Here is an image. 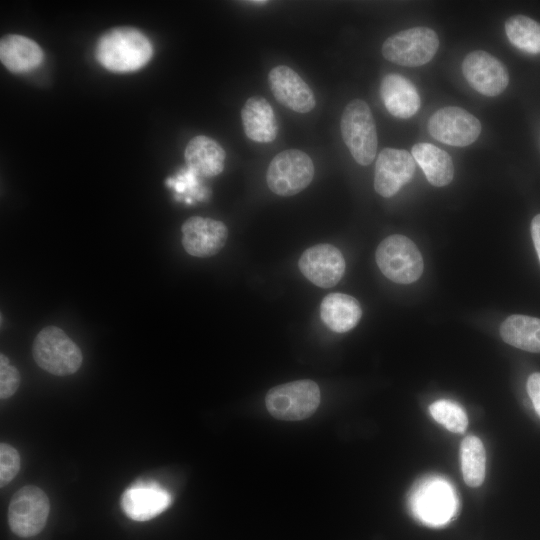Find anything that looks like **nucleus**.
Here are the masks:
<instances>
[{"label":"nucleus","instance_id":"obj_5","mask_svg":"<svg viewBox=\"0 0 540 540\" xmlns=\"http://www.w3.org/2000/svg\"><path fill=\"white\" fill-rule=\"evenodd\" d=\"M269 413L280 420L298 421L310 417L320 403V390L312 380H297L270 389L265 398Z\"/></svg>","mask_w":540,"mask_h":540},{"label":"nucleus","instance_id":"obj_20","mask_svg":"<svg viewBox=\"0 0 540 540\" xmlns=\"http://www.w3.org/2000/svg\"><path fill=\"white\" fill-rule=\"evenodd\" d=\"M43 58L41 47L28 37L10 34L1 38V62L13 73H24L35 69L42 63Z\"/></svg>","mask_w":540,"mask_h":540},{"label":"nucleus","instance_id":"obj_1","mask_svg":"<svg viewBox=\"0 0 540 540\" xmlns=\"http://www.w3.org/2000/svg\"><path fill=\"white\" fill-rule=\"evenodd\" d=\"M153 47L139 30L119 27L107 31L98 40L96 58L106 69L131 72L145 66L151 59Z\"/></svg>","mask_w":540,"mask_h":540},{"label":"nucleus","instance_id":"obj_3","mask_svg":"<svg viewBox=\"0 0 540 540\" xmlns=\"http://www.w3.org/2000/svg\"><path fill=\"white\" fill-rule=\"evenodd\" d=\"M340 129L343 141L354 160L362 165L371 164L377 151L376 125L368 104L355 99L343 110Z\"/></svg>","mask_w":540,"mask_h":540},{"label":"nucleus","instance_id":"obj_25","mask_svg":"<svg viewBox=\"0 0 540 540\" xmlns=\"http://www.w3.org/2000/svg\"><path fill=\"white\" fill-rule=\"evenodd\" d=\"M505 32L518 49L540 54V24L537 21L525 15H514L506 20Z\"/></svg>","mask_w":540,"mask_h":540},{"label":"nucleus","instance_id":"obj_13","mask_svg":"<svg viewBox=\"0 0 540 540\" xmlns=\"http://www.w3.org/2000/svg\"><path fill=\"white\" fill-rule=\"evenodd\" d=\"M182 245L194 257L208 258L216 255L228 238L226 225L212 218L192 216L181 227Z\"/></svg>","mask_w":540,"mask_h":540},{"label":"nucleus","instance_id":"obj_23","mask_svg":"<svg viewBox=\"0 0 540 540\" xmlns=\"http://www.w3.org/2000/svg\"><path fill=\"white\" fill-rule=\"evenodd\" d=\"M504 342L518 349L540 352V318L527 315H511L500 326Z\"/></svg>","mask_w":540,"mask_h":540},{"label":"nucleus","instance_id":"obj_6","mask_svg":"<svg viewBox=\"0 0 540 540\" xmlns=\"http://www.w3.org/2000/svg\"><path fill=\"white\" fill-rule=\"evenodd\" d=\"M314 173V164L308 154L299 149H287L269 163L266 181L273 193L293 196L309 186Z\"/></svg>","mask_w":540,"mask_h":540},{"label":"nucleus","instance_id":"obj_26","mask_svg":"<svg viewBox=\"0 0 540 540\" xmlns=\"http://www.w3.org/2000/svg\"><path fill=\"white\" fill-rule=\"evenodd\" d=\"M431 416L447 430L463 433L468 425V418L460 405L450 400H438L429 407Z\"/></svg>","mask_w":540,"mask_h":540},{"label":"nucleus","instance_id":"obj_10","mask_svg":"<svg viewBox=\"0 0 540 540\" xmlns=\"http://www.w3.org/2000/svg\"><path fill=\"white\" fill-rule=\"evenodd\" d=\"M428 131L433 138L444 144L464 147L479 137L481 123L468 111L450 106L437 110L429 118Z\"/></svg>","mask_w":540,"mask_h":540},{"label":"nucleus","instance_id":"obj_19","mask_svg":"<svg viewBox=\"0 0 540 540\" xmlns=\"http://www.w3.org/2000/svg\"><path fill=\"white\" fill-rule=\"evenodd\" d=\"M184 158L192 172L203 177H214L224 169L226 152L216 140L198 135L188 142Z\"/></svg>","mask_w":540,"mask_h":540},{"label":"nucleus","instance_id":"obj_11","mask_svg":"<svg viewBox=\"0 0 540 540\" xmlns=\"http://www.w3.org/2000/svg\"><path fill=\"white\" fill-rule=\"evenodd\" d=\"M298 266L301 273L314 285L330 288L341 280L346 265L337 247L331 244H318L302 253Z\"/></svg>","mask_w":540,"mask_h":540},{"label":"nucleus","instance_id":"obj_21","mask_svg":"<svg viewBox=\"0 0 540 540\" xmlns=\"http://www.w3.org/2000/svg\"><path fill=\"white\" fill-rule=\"evenodd\" d=\"M320 316L330 330L344 333L358 324L362 309L354 297L344 293H330L321 302Z\"/></svg>","mask_w":540,"mask_h":540},{"label":"nucleus","instance_id":"obj_27","mask_svg":"<svg viewBox=\"0 0 540 540\" xmlns=\"http://www.w3.org/2000/svg\"><path fill=\"white\" fill-rule=\"evenodd\" d=\"M20 455L18 451L7 443L0 445V486L10 483L20 469Z\"/></svg>","mask_w":540,"mask_h":540},{"label":"nucleus","instance_id":"obj_8","mask_svg":"<svg viewBox=\"0 0 540 540\" xmlns=\"http://www.w3.org/2000/svg\"><path fill=\"white\" fill-rule=\"evenodd\" d=\"M439 40L428 27H413L388 37L382 45L385 59L407 67L428 63L436 54Z\"/></svg>","mask_w":540,"mask_h":540},{"label":"nucleus","instance_id":"obj_2","mask_svg":"<svg viewBox=\"0 0 540 540\" xmlns=\"http://www.w3.org/2000/svg\"><path fill=\"white\" fill-rule=\"evenodd\" d=\"M32 353L41 369L56 376L74 374L83 361L79 346L64 330L54 325L46 326L38 332Z\"/></svg>","mask_w":540,"mask_h":540},{"label":"nucleus","instance_id":"obj_31","mask_svg":"<svg viewBox=\"0 0 540 540\" xmlns=\"http://www.w3.org/2000/svg\"><path fill=\"white\" fill-rule=\"evenodd\" d=\"M244 3L246 4H251V5H258V6H261V5H265V4H268V1H263V0H252V1H245Z\"/></svg>","mask_w":540,"mask_h":540},{"label":"nucleus","instance_id":"obj_17","mask_svg":"<svg viewBox=\"0 0 540 540\" xmlns=\"http://www.w3.org/2000/svg\"><path fill=\"white\" fill-rule=\"evenodd\" d=\"M380 96L387 111L397 118L412 117L421 100L413 83L396 73L387 74L380 84Z\"/></svg>","mask_w":540,"mask_h":540},{"label":"nucleus","instance_id":"obj_22","mask_svg":"<svg viewBox=\"0 0 540 540\" xmlns=\"http://www.w3.org/2000/svg\"><path fill=\"white\" fill-rule=\"evenodd\" d=\"M412 156L432 185L442 187L453 180V161L444 150L430 143H417L412 147Z\"/></svg>","mask_w":540,"mask_h":540},{"label":"nucleus","instance_id":"obj_24","mask_svg":"<svg viewBox=\"0 0 540 540\" xmlns=\"http://www.w3.org/2000/svg\"><path fill=\"white\" fill-rule=\"evenodd\" d=\"M461 470L465 483L470 487L480 486L485 478L486 453L481 440L467 436L460 446Z\"/></svg>","mask_w":540,"mask_h":540},{"label":"nucleus","instance_id":"obj_7","mask_svg":"<svg viewBox=\"0 0 540 540\" xmlns=\"http://www.w3.org/2000/svg\"><path fill=\"white\" fill-rule=\"evenodd\" d=\"M456 505V496L452 486L438 477L421 481L410 497V506L414 516L430 526L448 523L455 515Z\"/></svg>","mask_w":540,"mask_h":540},{"label":"nucleus","instance_id":"obj_4","mask_svg":"<svg viewBox=\"0 0 540 540\" xmlns=\"http://www.w3.org/2000/svg\"><path fill=\"white\" fill-rule=\"evenodd\" d=\"M375 258L380 271L398 284L413 283L423 273L424 263L419 249L403 235L386 237L378 245Z\"/></svg>","mask_w":540,"mask_h":540},{"label":"nucleus","instance_id":"obj_9","mask_svg":"<svg viewBox=\"0 0 540 540\" xmlns=\"http://www.w3.org/2000/svg\"><path fill=\"white\" fill-rule=\"evenodd\" d=\"M50 511V502L43 490L28 485L19 489L11 498L8 523L11 531L20 537H32L40 533Z\"/></svg>","mask_w":540,"mask_h":540},{"label":"nucleus","instance_id":"obj_29","mask_svg":"<svg viewBox=\"0 0 540 540\" xmlns=\"http://www.w3.org/2000/svg\"><path fill=\"white\" fill-rule=\"evenodd\" d=\"M527 392L534 409L540 417V373H532L527 380Z\"/></svg>","mask_w":540,"mask_h":540},{"label":"nucleus","instance_id":"obj_15","mask_svg":"<svg viewBox=\"0 0 540 540\" xmlns=\"http://www.w3.org/2000/svg\"><path fill=\"white\" fill-rule=\"evenodd\" d=\"M268 82L273 96L283 106L297 113H308L315 107L313 91L292 68L274 67L268 74Z\"/></svg>","mask_w":540,"mask_h":540},{"label":"nucleus","instance_id":"obj_30","mask_svg":"<svg viewBox=\"0 0 540 540\" xmlns=\"http://www.w3.org/2000/svg\"><path fill=\"white\" fill-rule=\"evenodd\" d=\"M531 236L540 261V213L531 221Z\"/></svg>","mask_w":540,"mask_h":540},{"label":"nucleus","instance_id":"obj_12","mask_svg":"<svg viewBox=\"0 0 540 540\" xmlns=\"http://www.w3.org/2000/svg\"><path fill=\"white\" fill-rule=\"evenodd\" d=\"M462 71L468 83L485 96L493 97L501 94L509 83L505 65L482 50L470 52L465 57Z\"/></svg>","mask_w":540,"mask_h":540},{"label":"nucleus","instance_id":"obj_28","mask_svg":"<svg viewBox=\"0 0 540 540\" xmlns=\"http://www.w3.org/2000/svg\"><path fill=\"white\" fill-rule=\"evenodd\" d=\"M20 373L18 369L11 365L8 357L0 355V398L7 399L15 394L20 386Z\"/></svg>","mask_w":540,"mask_h":540},{"label":"nucleus","instance_id":"obj_18","mask_svg":"<svg viewBox=\"0 0 540 540\" xmlns=\"http://www.w3.org/2000/svg\"><path fill=\"white\" fill-rule=\"evenodd\" d=\"M241 119L246 136L258 143H269L276 139L278 124L273 108L261 96L247 99L242 110Z\"/></svg>","mask_w":540,"mask_h":540},{"label":"nucleus","instance_id":"obj_14","mask_svg":"<svg viewBox=\"0 0 540 540\" xmlns=\"http://www.w3.org/2000/svg\"><path fill=\"white\" fill-rule=\"evenodd\" d=\"M415 160L403 149L384 148L375 163L374 188L383 197H392L415 173Z\"/></svg>","mask_w":540,"mask_h":540},{"label":"nucleus","instance_id":"obj_16","mask_svg":"<svg viewBox=\"0 0 540 540\" xmlns=\"http://www.w3.org/2000/svg\"><path fill=\"white\" fill-rule=\"evenodd\" d=\"M171 501V495L158 483L138 482L123 493L121 506L130 519L147 521L165 511Z\"/></svg>","mask_w":540,"mask_h":540}]
</instances>
